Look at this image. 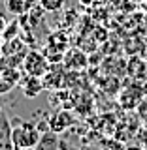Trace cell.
<instances>
[{
	"instance_id": "cell-17",
	"label": "cell",
	"mask_w": 147,
	"mask_h": 150,
	"mask_svg": "<svg viewBox=\"0 0 147 150\" xmlns=\"http://www.w3.org/2000/svg\"><path fill=\"white\" fill-rule=\"evenodd\" d=\"M134 2H140V4H143V2H145V0H134Z\"/></svg>"
},
{
	"instance_id": "cell-3",
	"label": "cell",
	"mask_w": 147,
	"mask_h": 150,
	"mask_svg": "<svg viewBox=\"0 0 147 150\" xmlns=\"http://www.w3.org/2000/svg\"><path fill=\"white\" fill-rule=\"evenodd\" d=\"M75 122H77V120L74 118L72 112L60 109V111L53 112V115L47 118V128H49L51 131H55V133H62V131H66L70 126H74Z\"/></svg>"
},
{
	"instance_id": "cell-14",
	"label": "cell",
	"mask_w": 147,
	"mask_h": 150,
	"mask_svg": "<svg viewBox=\"0 0 147 150\" xmlns=\"http://www.w3.org/2000/svg\"><path fill=\"white\" fill-rule=\"evenodd\" d=\"M93 2H94V0H81V4H83V6H91Z\"/></svg>"
},
{
	"instance_id": "cell-15",
	"label": "cell",
	"mask_w": 147,
	"mask_h": 150,
	"mask_svg": "<svg viewBox=\"0 0 147 150\" xmlns=\"http://www.w3.org/2000/svg\"><path fill=\"white\" fill-rule=\"evenodd\" d=\"M141 6H143V9H145V11H147V0H145L143 4H141Z\"/></svg>"
},
{
	"instance_id": "cell-2",
	"label": "cell",
	"mask_w": 147,
	"mask_h": 150,
	"mask_svg": "<svg viewBox=\"0 0 147 150\" xmlns=\"http://www.w3.org/2000/svg\"><path fill=\"white\" fill-rule=\"evenodd\" d=\"M23 71L25 75H30V77H44V75L49 71L51 62L47 60V56L42 53V51H28L27 56L23 58Z\"/></svg>"
},
{
	"instance_id": "cell-13",
	"label": "cell",
	"mask_w": 147,
	"mask_h": 150,
	"mask_svg": "<svg viewBox=\"0 0 147 150\" xmlns=\"http://www.w3.org/2000/svg\"><path fill=\"white\" fill-rule=\"evenodd\" d=\"M4 28H6V21H4L2 15H0V30H4Z\"/></svg>"
},
{
	"instance_id": "cell-16",
	"label": "cell",
	"mask_w": 147,
	"mask_h": 150,
	"mask_svg": "<svg viewBox=\"0 0 147 150\" xmlns=\"http://www.w3.org/2000/svg\"><path fill=\"white\" fill-rule=\"evenodd\" d=\"M19 150H34L32 146H27V148H19Z\"/></svg>"
},
{
	"instance_id": "cell-4",
	"label": "cell",
	"mask_w": 147,
	"mask_h": 150,
	"mask_svg": "<svg viewBox=\"0 0 147 150\" xmlns=\"http://www.w3.org/2000/svg\"><path fill=\"white\" fill-rule=\"evenodd\" d=\"M62 62H64V68L72 69V71H77V69H83L89 64V60H87V54L81 49H66Z\"/></svg>"
},
{
	"instance_id": "cell-1",
	"label": "cell",
	"mask_w": 147,
	"mask_h": 150,
	"mask_svg": "<svg viewBox=\"0 0 147 150\" xmlns=\"http://www.w3.org/2000/svg\"><path fill=\"white\" fill-rule=\"evenodd\" d=\"M11 137H13L15 150L27 148V146L34 148L38 144V141H40V137H42V131L36 124H32V122L15 118V122H11Z\"/></svg>"
},
{
	"instance_id": "cell-7",
	"label": "cell",
	"mask_w": 147,
	"mask_h": 150,
	"mask_svg": "<svg viewBox=\"0 0 147 150\" xmlns=\"http://www.w3.org/2000/svg\"><path fill=\"white\" fill-rule=\"evenodd\" d=\"M34 150H60V141H59V133L47 129L42 133L38 144L34 146Z\"/></svg>"
},
{
	"instance_id": "cell-5",
	"label": "cell",
	"mask_w": 147,
	"mask_h": 150,
	"mask_svg": "<svg viewBox=\"0 0 147 150\" xmlns=\"http://www.w3.org/2000/svg\"><path fill=\"white\" fill-rule=\"evenodd\" d=\"M0 150H15L11 137V122L8 120L4 111H0Z\"/></svg>"
},
{
	"instance_id": "cell-12",
	"label": "cell",
	"mask_w": 147,
	"mask_h": 150,
	"mask_svg": "<svg viewBox=\"0 0 147 150\" xmlns=\"http://www.w3.org/2000/svg\"><path fill=\"white\" fill-rule=\"evenodd\" d=\"M125 150H147V148H143L141 144H128Z\"/></svg>"
},
{
	"instance_id": "cell-10",
	"label": "cell",
	"mask_w": 147,
	"mask_h": 150,
	"mask_svg": "<svg viewBox=\"0 0 147 150\" xmlns=\"http://www.w3.org/2000/svg\"><path fill=\"white\" fill-rule=\"evenodd\" d=\"M38 4L44 8V11H47V13H57V11H60V9L64 8L66 0H38Z\"/></svg>"
},
{
	"instance_id": "cell-11",
	"label": "cell",
	"mask_w": 147,
	"mask_h": 150,
	"mask_svg": "<svg viewBox=\"0 0 147 150\" xmlns=\"http://www.w3.org/2000/svg\"><path fill=\"white\" fill-rule=\"evenodd\" d=\"M2 40L4 41H8V40H11V38H17V34H19V21L15 19V21H11L9 25L6 26V30H2Z\"/></svg>"
},
{
	"instance_id": "cell-8",
	"label": "cell",
	"mask_w": 147,
	"mask_h": 150,
	"mask_svg": "<svg viewBox=\"0 0 147 150\" xmlns=\"http://www.w3.org/2000/svg\"><path fill=\"white\" fill-rule=\"evenodd\" d=\"M34 4L36 0H6V9L11 15L21 17V15H27L34 8Z\"/></svg>"
},
{
	"instance_id": "cell-6",
	"label": "cell",
	"mask_w": 147,
	"mask_h": 150,
	"mask_svg": "<svg viewBox=\"0 0 147 150\" xmlns=\"http://www.w3.org/2000/svg\"><path fill=\"white\" fill-rule=\"evenodd\" d=\"M19 83V71L13 66H6L0 69V94L9 92Z\"/></svg>"
},
{
	"instance_id": "cell-9",
	"label": "cell",
	"mask_w": 147,
	"mask_h": 150,
	"mask_svg": "<svg viewBox=\"0 0 147 150\" xmlns=\"http://www.w3.org/2000/svg\"><path fill=\"white\" fill-rule=\"evenodd\" d=\"M44 81H42V77H30V75H27V81L23 83V94H25L27 98H36L40 96V92L44 90Z\"/></svg>"
}]
</instances>
